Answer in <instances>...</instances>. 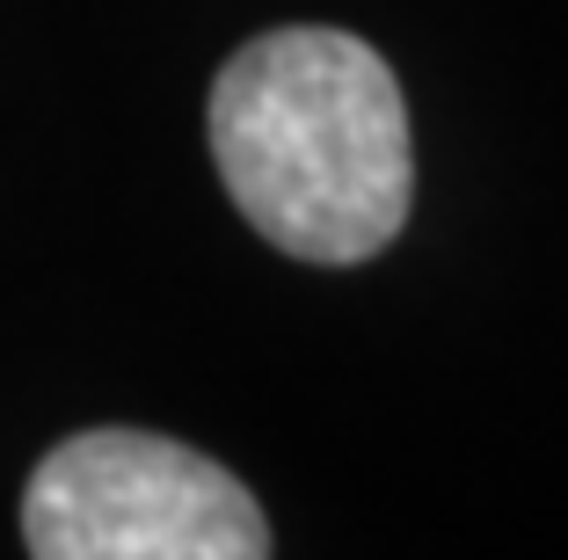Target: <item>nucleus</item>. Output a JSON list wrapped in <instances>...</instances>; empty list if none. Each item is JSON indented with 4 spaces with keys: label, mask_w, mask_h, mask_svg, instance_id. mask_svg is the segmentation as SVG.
Segmentation results:
<instances>
[{
    "label": "nucleus",
    "mask_w": 568,
    "mask_h": 560,
    "mask_svg": "<svg viewBox=\"0 0 568 560\" xmlns=\"http://www.w3.org/2000/svg\"><path fill=\"white\" fill-rule=\"evenodd\" d=\"M212 167L234 212L292 263H372L416 204L408 102L351 30L292 22L241 44L212 81Z\"/></svg>",
    "instance_id": "obj_1"
},
{
    "label": "nucleus",
    "mask_w": 568,
    "mask_h": 560,
    "mask_svg": "<svg viewBox=\"0 0 568 560\" xmlns=\"http://www.w3.org/2000/svg\"><path fill=\"white\" fill-rule=\"evenodd\" d=\"M37 560H263L270 517L248 480L153 429H81L22 488Z\"/></svg>",
    "instance_id": "obj_2"
}]
</instances>
